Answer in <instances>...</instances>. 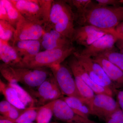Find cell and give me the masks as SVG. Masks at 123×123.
Segmentation results:
<instances>
[{"label": "cell", "mask_w": 123, "mask_h": 123, "mask_svg": "<svg viewBox=\"0 0 123 123\" xmlns=\"http://www.w3.org/2000/svg\"><path fill=\"white\" fill-rule=\"evenodd\" d=\"M107 34H108L107 30L90 25L82 26L75 29L72 42L86 47Z\"/></svg>", "instance_id": "11"}, {"label": "cell", "mask_w": 123, "mask_h": 123, "mask_svg": "<svg viewBox=\"0 0 123 123\" xmlns=\"http://www.w3.org/2000/svg\"><path fill=\"white\" fill-rule=\"evenodd\" d=\"M15 29L8 22L0 20V40L8 42L13 40Z\"/></svg>", "instance_id": "26"}, {"label": "cell", "mask_w": 123, "mask_h": 123, "mask_svg": "<svg viewBox=\"0 0 123 123\" xmlns=\"http://www.w3.org/2000/svg\"><path fill=\"white\" fill-rule=\"evenodd\" d=\"M52 102L40 107L36 119L37 123H51L53 116Z\"/></svg>", "instance_id": "27"}, {"label": "cell", "mask_w": 123, "mask_h": 123, "mask_svg": "<svg viewBox=\"0 0 123 123\" xmlns=\"http://www.w3.org/2000/svg\"><path fill=\"white\" fill-rule=\"evenodd\" d=\"M72 72L75 79L78 90L82 101L90 108L95 94L92 89L86 84L79 74L74 71Z\"/></svg>", "instance_id": "20"}, {"label": "cell", "mask_w": 123, "mask_h": 123, "mask_svg": "<svg viewBox=\"0 0 123 123\" xmlns=\"http://www.w3.org/2000/svg\"><path fill=\"white\" fill-rule=\"evenodd\" d=\"M40 107L27 108L20 117L14 121L16 123H30L36 120Z\"/></svg>", "instance_id": "29"}, {"label": "cell", "mask_w": 123, "mask_h": 123, "mask_svg": "<svg viewBox=\"0 0 123 123\" xmlns=\"http://www.w3.org/2000/svg\"><path fill=\"white\" fill-rule=\"evenodd\" d=\"M123 21V7H104L92 3L86 12L81 26H93L104 30L115 29Z\"/></svg>", "instance_id": "1"}, {"label": "cell", "mask_w": 123, "mask_h": 123, "mask_svg": "<svg viewBox=\"0 0 123 123\" xmlns=\"http://www.w3.org/2000/svg\"><path fill=\"white\" fill-rule=\"evenodd\" d=\"M66 3L63 13L60 17L54 29L65 37L72 42V39L75 31L74 22L75 13L69 4Z\"/></svg>", "instance_id": "14"}, {"label": "cell", "mask_w": 123, "mask_h": 123, "mask_svg": "<svg viewBox=\"0 0 123 123\" xmlns=\"http://www.w3.org/2000/svg\"><path fill=\"white\" fill-rule=\"evenodd\" d=\"M115 30L117 33L123 34V21L119 24Z\"/></svg>", "instance_id": "38"}, {"label": "cell", "mask_w": 123, "mask_h": 123, "mask_svg": "<svg viewBox=\"0 0 123 123\" xmlns=\"http://www.w3.org/2000/svg\"><path fill=\"white\" fill-rule=\"evenodd\" d=\"M0 91L7 101L12 105L20 110L27 109L25 105L20 100L16 91L8 84H6L0 80Z\"/></svg>", "instance_id": "22"}, {"label": "cell", "mask_w": 123, "mask_h": 123, "mask_svg": "<svg viewBox=\"0 0 123 123\" xmlns=\"http://www.w3.org/2000/svg\"><path fill=\"white\" fill-rule=\"evenodd\" d=\"M68 66L71 71L76 72L79 74L86 84L93 91L95 94H105L113 97L114 93L111 89L102 87L92 80L84 67L74 55L69 60Z\"/></svg>", "instance_id": "16"}, {"label": "cell", "mask_w": 123, "mask_h": 123, "mask_svg": "<svg viewBox=\"0 0 123 123\" xmlns=\"http://www.w3.org/2000/svg\"><path fill=\"white\" fill-rule=\"evenodd\" d=\"M10 0L25 19L45 24L44 13L39 0Z\"/></svg>", "instance_id": "9"}, {"label": "cell", "mask_w": 123, "mask_h": 123, "mask_svg": "<svg viewBox=\"0 0 123 123\" xmlns=\"http://www.w3.org/2000/svg\"><path fill=\"white\" fill-rule=\"evenodd\" d=\"M116 45L119 49L120 53L123 54V40L118 39L116 43Z\"/></svg>", "instance_id": "37"}, {"label": "cell", "mask_w": 123, "mask_h": 123, "mask_svg": "<svg viewBox=\"0 0 123 123\" xmlns=\"http://www.w3.org/2000/svg\"><path fill=\"white\" fill-rule=\"evenodd\" d=\"M104 121L105 123H123V111L120 108Z\"/></svg>", "instance_id": "31"}, {"label": "cell", "mask_w": 123, "mask_h": 123, "mask_svg": "<svg viewBox=\"0 0 123 123\" xmlns=\"http://www.w3.org/2000/svg\"><path fill=\"white\" fill-rule=\"evenodd\" d=\"M45 24L24 18L20 20L15 28L13 41L41 40L44 33Z\"/></svg>", "instance_id": "6"}, {"label": "cell", "mask_w": 123, "mask_h": 123, "mask_svg": "<svg viewBox=\"0 0 123 123\" xmlns=\"http://www.w3.org/2000/svg\"><path fill=\"white\" fill-rule=\"evenodd\" d=\"M11 103L7 101L4 100L0 102V113L1 115H5L9 111L12 106Z\"/></svg>", "instance_id": "33"}, {"label": "cell", "mask_w": 123, "mask_h": 123, "mask_svg": "<svg viewBox=\"0 0 123 123\" xmlns=\"http://www.w3.org/2000/svg\"><path fill=\"white\" fill-rule=\"evenodd\" d=\"M77 114L86 119L92 115L89 106L80 98L75 97H63L62 98Z\"/></svg>", "instance_id": "21"}, {"label": "cell", "mask_w": 123, "mask_h": 123, "mask_svg": "<svg viewBox=\"0 0 123 123\" xmlns=\"http://www.w3.org/2000/svg\"><path fill=\"white\" fill-rule=\"evenodd\" d=\"M109 31V33L112 34L113 35L116 36L119 39H120L123 40V34L119 33L116 32L115 29H111Z\"/></svg>", "instance_id": "36"}, {"label": "cell", "mask_w": 123, "mask_h": 123, "mask_svg": "<svg viewBox=\"0 0 123 123\" xmlns=\"http://www.w3.org/2000/svg\"><path fill=\"white\" fill-rule=\"evenodd\" d=\"M12 47L22 59L31 57L40 52L41 40H17L13 42Z\"/></svg>", "instance_id": "18"}, {"label": "cell", "mask_w": 123, "mask_h": 123, "mask_svg": "<svg viewBox=\"0 0 123 123\" xmlns=\"http://www.w3.org/2000/svg\"><path fill=\"white\" fill-rule=\"evenodd\" d=\"M25 110H20L12 105L10 110L5 115L3 116L0 115V118L6 119L14 121L18 119Z\"/></svg>", "instance_id": "30"}, {"label": "cell", "mask_w": 123, "mask_h": 123, "mask_svg": "<svg viewBox=\"0 0 123 123\" xmlns=\"http://www.w3.org/2000/svg\"></svg>", "instance_id": "42"}, {"label": "cell", "mask_w": 123, "mask_h": 123, "mask_svg": "<svg viewBox=\"0 0 123 123\" xmlns=\"http://www.w3.org/2000/svg\"><path fill=\"white\" fill-rule=\"evenodd\" d=\"M31 92L36 102L42 106L64 97L52 74L37 88V91Z\"/></svg>", "instance_id": "5"}, {"label": "cell", "mask_w": 123, "mask_h": 123, "mask_svg": "<svg viewBox=\"0 0 123 123\" xmlns=\"http://www.w3.org/2000/svg\"><path fill=\"white\" fill-rule=\"evenodd\" d=\"M98 56L104 57L123 71V54L122 53L116 52L114 49L105 52Z\"/></svg>", "instance_id": "28"}, {"label": "cell", "mask_w": 123, "mask_h": 123, "mask_svg": "<svg viewBox=\"0 0 123 123\" xmlns=\"http://www.w3.org/2000/svg\"></svg>", "instance_id": "41"}, {"label": "cell", "mask_w": 123, "mask_h": 123, "mask_svg": "<svg viewBox=\"0 0 123 123\" xmlns=\"http://www.w3.org/2000/svg\"><path fill=\"white\" fill-rule=\"evenodd\" d=\"M120 108L113 97L105 94H95L90 109L92 115L105 120Z\"/></svg>", "instance_id": "7"}, {"label": "cell", "mask_w": 123, "mask_h": 123, "mask_svg": "<svg viewBox=\"0 0 123 123\" xmlns=\"http://www.w3.org/2000/svg\"><path fill=\"white\" fill-rule=\"evenodd\" d=\"M11 67L18 81L31 88H38L52 75L51 72H50L47 68H29Z\"/></svg>", "instance_id": "4"}, {"label": "cell", "mask_w": 123, "mask_h": 123, "mask_svg": "<svg viewBox=\"0 0 123 123\" xmlns=\"http://www.w3.org/2000/svg\"><path fill=\"white\" fill-rule=\"evenodd\" d=\"M66 1L70 6H73L76 9V13L75 15V21L81 26L86 12L93 2L91 0Z\"/></svg>", "instance_id": "24"}, {"label": "cell", "mask_w": 123, "mask_h": 123, "mask_svg": "<svg viewBox=\"0 0 123 123\" xmlns=\"http://www.w3.org/2000/svg\"><path fill=\"white\" fill-rule=\"evenodd\" d=\"M0 58L3 64L13 67L20 63L22 59L12 46L8 42L0 40Z\"/></svg>", "instance_id": "19"}, {"label": "cell", "mask_w": 123, "mask_h": 123, "mask_svg": "<svg viewBox=\"0 0 123 123\" xmlns=\"http://www.w3.org/2000/svg\"><path fill=\"white\" fill-rule=\"evenodd\" d=\"M49 69L63 95L77 97L82 100L78 90L72 73L69 67L61 64Z\"/></svg>", "instance_id": "3"}, {"label": "cell", "mask_w": 123, "mask_h": 123, "mask_svg": "<svg viewBox=\"0 0 123 123\" xmlns=\"http://www.w3.org/2000/svg\"><path fill=\"white\" fill-rule=\"evenodd\" d=\"M117 102L119 107L123 111V90L117 91Z\"/></svg>", "instance_id": "35"}, {"label": "cell", "mask_w": 123, "mask_h": 123, "mask_svg": "<svg viewBox=\"0 0 123 123\" xmlns=\"http://www.w3.org/2000/svg\"><path fill=\"white\" fill-rule=\"evenodd\" d=\"M118 39L112 34H106L90 46L86 47L79 53L86 57H97L105 52L114 49L115 44Z\"/></svg>", "instance_id": "12"}, {"label": "cell", "mask_w": 123, "mask_h": 123, "mask_svg": "<svg viewBox=\"0 0 123 123\" xmlns=\"http://www.w3.org/2000/svg\"><path fill=\"white\" fill-rule=\"evenodd\" d=\"M120 1H121V4H123V0H120Z\"/></svg>", "instance_id": "40"}, {"label": "cell", "mask_w": 123, "mask_h": 123, "mask_svg": "<svg viewBox=\"0 0 123 123\" xmlns=\"http://www.w3.org/2000/svg\"><path fill=\"white\" fill-rule=\"evenodd\" d=\"M8 16L9 23L16 28L18 23L24 18L10 0H3Z\"/></svg>", "instance_id": "25"}, {"label": "cell", "mask_w": 123, "mask_h": 123, "mask_svg": "<svg viewBox=\"0 0 123 123\" xmlns=\"http://www.w3.org/2000/svg\"><path fill=\"white\" fill-rule=\"evenodd\" d=\"M72 43L55 29L45 25L41 40V46L44 50L62 48L72 45Z\"/></svg>", "instance_id": "13"}, {"label": "cell", "mask_w": 123, "mask_h": 123, "mask_svg": "<svg viewBox=\"0 0 123 123\" xmlns=\"http://www.w3.org/2000/svg\"><path fill=\"white\" fill-rule=\"evenodd\" d=\"M0 71L3 77L10 86L15 90L19 98L27 108L35 107L36 102L28 92L21 86L18 81L12 67L5 64L0 65Z\"/></svg>", "instance_id": "10"}, {"label": "cell", "mask_w": 123, "mask_h": 123, "mask_svg": "<svg viewBox=\"0 0 123 123\" xmlns=\"http://www.w3.org/2000/svg\"><path fill=\"white\" fill-rule=\"evenodd\" d=\"M76 49L73 45L62 48L40 51L36 55L23 59L13 68H50L55 65L60 64L67 57L73 55Z\"/></svg>", "instance_id": "2"}, {"label": "cell", "mask_w": 123, "mask_h": 123, "mask_svg": "<svg viewBox=\"0 0 123 123\" xmlns=\"http://www.w3.org/2000/svg\"><path fill=\"white\" fill-rule=\"evenodd\" d=\"M73 55L77 58L86 72L94 73L114 93L117 92V90L114 85L108 76L103 69L99 64L94 61L92 58L82 55L77 51H76Z\"/></svg>", "instance_id": "15"}, {"label": "cell", "mask_w": 123, "mask_h": 123, "mask_svg": "<svg viewBox=\"0 0 123 123\" xmlns=\"http://www.w3.org/2000/svg\"><path fill=\"white\" fill-rule=\"evenodd\" d=\"M52 103L53 116L57 120L64 123H98L77 114L62 98Z\"/></svg>", "instance_id": "8"}, {"label": "cell", "mask_w": 123, "mask_h": 123, "mask_svg": "<svg viewBox=\"0 0 123 123\" xmlns=\"http://www.w3.org/2000/svg\"><path fill=\"white\" fill-rule=\"evenodd\" d=\"M0 20L9 22V19L7 10L5 7L3 0H0Z\"/></svg>", "instance_id": "34"}, {"label": "cell", "mask_w": 123, "mask_h": 123, "mask_svg": "<svg viewBox=\"0 0 123 123\" xmlns=\"http://www.w3.org/2000/svg\"><path fill=\"white\" fill-rule=\"evenodd\" d=\"M67 2L66 0H53L48 22L45 25L54 29L63 13Z\"/></svg>", "instance_id": "23"}, {"label": "cell", "mask_w": 123, "mask_h": 123, "mask_svg": "<svg viewBox=\"0 0 123 123\" xmlns=\"http://www.w3.org/2000/svg\"><path fill=\"white\" fill-rule=\"evenodd\" d=\"M92 59L99 64L114 84L116 88L123 87V71L104 57H93Z\"/></svg>", "instance_id": "17"}, {"label": "cell", "mask_w": 123, "mask_h": 123, "mask_svg": "<svg viewBox=\"0 0 123 123\" xmlns=\"http://www.w3.org/2000/svg\"><path fill=\"white\" fill-rule=\"evenodd\" d=\"M98 5L104 7L120 6L121 4L120 0H97Z\"/></svg>", "instance_id": "32"}, {"label": "cell", "mask_w": 123, "mask_h": 123, "mask_svg": "<svg viewBox=\"0 0 123 123\" xmlns=\"http://www.w3.org/2000/svg\"><path fill=\"white\" fill-rule=\"evenodd\" d=\"M0 123H16L12 120L7 119L0 118Z\"/></svg>", "instance_id": "39"}]
</instances>
